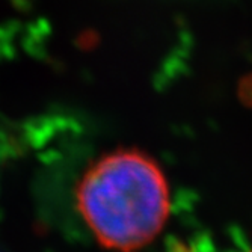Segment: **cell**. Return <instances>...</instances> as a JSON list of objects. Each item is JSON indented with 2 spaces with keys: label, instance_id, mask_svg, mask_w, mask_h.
<instances>
[{
  "label": "cell",
  "instance_id": "obj_1",
  "mask_svg": "<svg viewBox=\"0 0 252 252\" xmlns=\"http://www.w3.org/2000/svg\"><path fill=\"white\" fill-rule=\"evenodd\" d=\"M76 210L94 240L110 252H141L172 215V189L158 160L137 147L93 160L76 186Z\"/></svg>",
  "mask_w": 252,
  "mask_h": 252
}]
</instances>
